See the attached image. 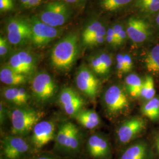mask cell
<instances>
[{"instance_id":"cell-31","label":"cell","mask_w":159,"mask_h":159,"mask_svg":"<svg viewBox=\"0 0 159 159\" xmlns=\"http://www.w3.org/2000/svg\"><path fill=\"white\" fill-rule=\"evenodd\" d=\"M116 60H117V69L118 75L119 77H121L123 74L127 73L125 69V62H124L123 54H117L116 57Z\"/></svg>"},{"instance_id":"cell-40","label":"cell","mask_w":159,"mask_h":159,"mask_svg":"<svg viewBox=\"0 0 159 159\" xmlns=\"http://www.w3.org/2000/svg\"><path fill=\"white\" fill-rule=\"evenodd\" d=\"M61 1L67 3H76V2H80L83 0H61Z\"/></svg>"},{"instance_id":"cell-39","label":"cell","mask_w":159,"mask_h":159,"mask_svg":"<svg viewBox=\"0 0 159 159\" xmlns=\"http://www.w3.org/2000/svg\"><path fill=\"white\" fill-rule=\"evenodd\" d=\"M152 147L153 149H154L155 150V152H154V153L156 152L159 156V135L155 137L154 140V146Z\"/></svg>"},{"instance_id":"cell-3","label":"cell","mask_w":159,"mask_h":159,"mask_svg":"<svg viewBox=\"0 0 159 159\" xmlns=\"http://www.w3.org/2000/svg\"><path fill=\"white\" fill-rule=\"evenodd\" d=\"M35 153L30 143L24 137L8 135L1 141V157L2 159H25Z\"/></svg>"},{"instance_id":"cell-2","label":"cell","mask_w":159,"mask_h":159,"mask_svg":"<svg viewBox=\"0 0 159 159\" xmlns=\"http://www.w3.org/2000/svg\"><path fill=\"white\" fill-rule=\"evenodd\" d=\"M43 114L34 108L18 107L10 113L11 134L25 136L40 121Z\"/></svg>"},{"instance_id":"cell-43","label":"cell","mask_w":159,"mask_h":159,"mask_svg":"<svg viewBox=\"0 0 159 159\" xmlns=\"http://www.w3.org/2000/svg\"><path fill=\"white\" fill-rule=\"evenodd\" d=\"M136 1H152L155 2H159V0H136Z\"/></svg>"},{"instance_id":"cell-1","label":"cell","mask_w":159,"mask_h":159,"mask_svg":"<svg viewBox=\"0 0 159 159\" xmlns=\"http://www.w3.org/2000/svg\"><path fill=\"white\" fill-rule=\"evenodd\" d=\"M79 42V37L75 33L68 34L59 41L51 50L52 66L63 73L70 71L78 57Z\"/></svg>"},{"instance_id":"cell-19","label":"cell","mask_w":159,"mask_h":159,"mask_svg":"<svg viewBox=\"0 0 159 159\" xmlns=\"http://www.w3.org/2000/svg\"><path fill=\"white\" fill-rule=\"evenodd\" d=\"M74 117L78 123L87 129H94L100 125L98 114L93 110H82Z\"/></svg>"},{"instance_id":"cell-23","label":"cell","mask_w":159,"mask_h":159,"mask_svg":"<svg viewBox=\"0 0 159 159\" xmlns=\"http://www.w3.org/2000/svg\"><path fill=\"white\" fill-rule=\"evenodd\" d=\"M143 114L152 121L159 120V98L154 97L143 106Z\"/></svg>"},{"instance_id":"cell-6","label":"cell","mask_w":159,"mask_h":159,"mask_svg":"<svg viewBox=\"0 0 159 159\" xmlns=\"http://www.w3.org/2000/svg\"><path fill=\"white\" fill-rule=\"evenodd\" d=\"M56 81L46 72L39 73L32 80L31 91L35 99L40 102H50L57 93Z\"/></svg>"},{"instance_id":"cell-26","label":"cell","mask_w":159,"mask_h":159,"mask_svg":"<svg viewBox=\"0 0 159 159\" xmlns=\"http://www.w3.org/2000/svg\"><path fill=\"white\" fill-rule=\"evenodd\" d=\"M136 6L142 11L153 13L159 10V2L152 1H136Z\"/></svg>"},{"instance_id":"cell-30","label":"cell","mask_w":159,"mask_h":159,"mask_svg":"<svg viewBox=\"0 0 159 159\" xmlns=\"http://www.w3.org/2000/svg\"><path fill=\"white\" fill-rule=\"evenodd\" d=\"M25 159H67L60 157L55 153H40L37 152L33 154L30 156Z\"/></svg>"},{"instance_id":"cell-44","label":"cell","mask_w":159,"mask_h":159,"mask_svg":"<svg viewBox=\"0 0 159 159\" xmlns=\"http://www.w3.org/2000/svg\"><path fill=\"white\" fill-rule=\"evenodd\" d=\"M0 159H2V158H0Z\"/></svg>"},{"instance_id":"cell-18","label":"cell","mask_w":159,"mask_h":159,"mask_svg":"<svg viewBox=\"0 0 159 159\" xmlns=\"http://www.w3.org/2000/svg\"><path fill=\"white\" fill-rule=\"evenodd\" d=\"M1 81L8 86H20L24 84L27 81V76L18 73L8 65L1 68Z\"/></svg>"},{"instance_id":"cell-10","label":"cell","mask_w":159,"mask_h":159,"mask_svg":"<svg viewBox=\"0 0 159 159\" xmlns=\"http://www.w3.org/2000/svg\"><path fill=\"white\" fill-rule=\"evenodd\" d=\"M56 133L55 125L51 121H40L35 125L30 140L35 153L40 152L49 143L54 141Z\"/></svg>"},{"instance_id":"cell-9","label":"cell","mask_w":159,"mask_h":159,"mask_svg":"<svg viewBox=\"0 0 159 159\" xmlns=\"http://www.w3.org/2000/svg\"><path fill=\"white\" fill-rule=\"evenodd\" d=\"M146 127V122L139 117H133L125 121L117 130V142L120 147L125 148L138 136Z\"/></svg>"},{"instance_id":"cell-29","label":"cell","mask_w":159,"mask_h":159,"mask_svg":"<svg viewBox=\"0 0 159 159\" xmlns=\"http://www.w3.org/2000/svg\"><path fill=\"white\" fill-rule=\"evenodd\" d=\"M90 66L91 67V70L95 74L102 75V68L101 60L99 57V55H95L90 58Z\"/></svg>"},{"instance_id":"cell-38","label":"cell","mask_w":159,"mask_h":159,"mask_svg":"<svg viewBox=\"0 0 159 159\" xmlns=\"http://www.w3.org/2000/svg\"><path fill=\"white\" fill-rule=\"evenodd\" d=\"M41 1L42 0H29L28 3L26 4V6H25V7L29 8H31V7L38 6L40 4Z\"/></svg>"},{"instance_id":"cell-17","label":"cell","mask_w":159,"mask_h":159,"mask_svg":"<svg viewBox=\"0 0 159 159\" xmlns=\"http://www.w3.org/2000/svg\"><path fill=\"white\" fill-rule=\"evenodd\" d=\"M4 100L18 107L25 106L29 102L30 96L25 89L21 86H7L2 90Z\"/></svg>"},{"instance_id":"cell-32","label":"cell","mask_w":159,"mask_h":159,"mask_svg":"<svg viewBox=\"0 0 159 159\" xmlns=\"http://www.w3.org/2000/svg\"><path fill=\"white\" fill-rule=\"evenodd\" d=\"M8 41L4 37H0V56L1 57L6 56L9 51L10 47Z\"/></svg>"},{"instance_id":"cell-11","label":"cell","mask_w":159,"mask_h":159,"mask_svg":"<svg viewBox=\"0 0 159 159\" xmlns=\"http://www.w3.org/2000/svg\"><path fill=\"white\" fill-rule=\"evenodd\" d=\"M30 24L31 27V41L35 46L41 47L46 46L56 39L59 34V31L56 27L43 23L40 19L34 18Z\"/></svg>"},{"instance_id":"cell-25","label":"cell","mask_w":159,"mask_h":159,"mask_svg":"<svg viewBox=\"0 0 159 159\" xmlns=\"http://www.w3.org/2000/svg\"><path fill=\"white\" fill-rule=\"evenodd\" d=\"M132 0H102L100 5L105 10L113 11L127 5Z\"/></svg>"},{"instance_id":"cell-37","label":"cell","mask_w":159,"mask_h":159,"mask_svg":"<svg viewBox=\"0 0 159 159\" xmlns=\"http://www.w3.org/2000/svg\"><path fill=\"white\" fill-rule=\"evenodd\" d=\"M113 29L114 32V34H115L116 39H117V43H118V39H119L120 33H121V31L123 29L122 28V26L120 25H119V24L115 25L113 27ZM118 46H119V44H118Z\"/></svg>"},{"instance_id":"cell-35","label":"cell","mask_w":159,"mask_h":159,"mask_svg":"<svg viewBox=\"0 0 159 159\" xmlns=\"http://www.w3.org/2000/svg\"><path fill=\"white\" fill-rule=\"evenodd\" d=\"M127 37H128L127 32L125 31L124 30H123L121 33H120L119 36V39H118V44L119 46L121 45L122 44H123L125 41V40L127 39Z\"/></svg>"},{"instance_id":"cell-4","label":"cell","mask_w":159,"mask_h":159,"mask_svg":"<svg viewBox=\"0 0 159 159\" xmlns=\"http://www.w3.org/2000/svg\"><path fill=\"white\" fill-rule=\"evenodd\" d=\"M102 104L106 113L111 117L125 113L130 107L125 91L123 87L117 84L110 85L104 91Z\"/></svg>"},{"instance_id":"cell-7","label":"cell","mask_w":159,"mask_h":159,"mask_svg":"<svg viewBox=\"0 0 159 159\" xmlns=\"http://www.w3.org/2000/svg\"><path fill=\"white\" fill-rule=\"evenodd\" d=\"M71 12L68 6L63 1H53L48 3L40 14V20L53 27L64 24Z\"/></svg>"},{"instance_id":"cell-20","label":"cell","mask_w":159,"mask_h":159,"mask_svg":"<svg viewBox=\"0 0 159 159\" xmlns=\"http://www.w3.org/2000/svg\"><path fill=\"white\" fill-rule=\"evenodd\" d=\"M73 123L70 121L64 122L56 133L54 140V145L53 148V153L61 156L66 143L70 136Z\"/></svg>"},{"instance_id":"cell-5","label":"cell","mask_w":159,"mask_h":159,"mask_svg":"<svg viewBox=\"0 0 159 159\" xmlns=\"http://www.w3.org/2000/svg\"><path fill=\"white\" fill-rule=\"evenodd\" d=\"M83 152L89 159H111L113 156L111 144L108 138L100 133L89 137Z\"/></svg>"},{"instance_id":"cell-28","label":"cell","mask_w":159,"mask_h":159,"mask_svg":"<svg viewBox=\"0 0 159 159\" xmlns=\"http://www.w3.org/2000/svg\"><path fill=\"white\" fill-rule=\"evenodd\" d=\"M102 24L99 21H94L89 24L82 33V41L86 40L102 27Z\"/></svg>"},{"instance_id":"cell-15","label":"cell","mask_w":159,"mask_h":159,"mask_svg":"<svg viewBox=\"0 0 159 159\" xmlns=\"http://www.w3.org/2000/svg\"><path fill=\"white\" fill-rule=\"evenodd\" d=\"M8 65L18 73L27 76L33 71L35 60L31 52L21 50L12 55Z\"/></svg>"},{"instance_id":"cell-36","label":"cell","mask_w":159,"mask_h":159,"mask_svg":"<svg viewBox=\"0 0 159 159\" xmlns=\"http://www.w3.org/2000/svg\"><path fill=\"white\" fill-rule=\"evenodd\" d=\"M0 119H1V123L2 124L6 119V108L4 107V106L3 105L2 102H1L0 105Z\"/></svg>"},{"instance_id":"cell-41","label":"cell","mask_w":159,"mask_h":159,"mask_svg":"<svg viewBox=\"0 0 159 159\" xmlns=\"http://www.w3.org/2000/svg\"><path fill=\"white\" fill-rule=\"evenodd\" d=\"M20 2H21V4H23V6L25 7L26 6V4L28 3L29 0H20Z\"/></svg>"},{"instance_id":"cell-16","label":"cell","mask_w":159,"mask_h":159,"mask_svg":"<svg viewBox=\"0 0 159 159\" xmlns=\"http://www.w3.org/2000/svg\"><path fill=\"white\" fill-rule=\"evenodd\" d=\"M126 32L131 40L136 43L144 42L149 35V26L143 20L131 17L127 22Z\"/></svg>"},{"instance_id":"cell-14","label":"cell","mask_w":159,"mask_h":159,"mask_svg":"<svg viewBox=\"0 0 159 159\" xmlns=\"http://www.w3.org/2000/svg\"><path fill=\"white\" fill-rule=\"evenodd\" d=\"M154 156L152 146L140 140L121 148L117 159H154Z\"/></svg>"},{"instance_id":"cell-12","label":"cell","mask_w":159,"mask_h":159,"mask_svg":"<svg viewBox=\"0 0 159 159\" xmlns=\"http://www.w3.org/2000/svg\"><path fill=\"white\" fill-rule=\"evenodd\" d=\"M7 39L12 45H20L31 39L30 23L20 18L12 19L7 27Z\"/></svg>"},{"instance_id":"cell-27","label":"cell","mask_w":159,"mask_h":159,"mask_svg":"<svg viewBox=\"0 0 159 159\" xmlns=\"http://www.w3.org/2000/svg\"><path fill=\"white\" fill-rule=\"evenodd\" d=\"M99 55V57L102 63V76L106 75L110 71L113 64V59L111 56L107 53H101Z\"/></svg>"},{"instance_id":"cell-8","label":"cell","mask_w":159,"mask_h":159,"mask_svg":"<svg viewBox=\"0 0 159 159\" xmlns=\"http://www.w3.org/2000/svg\"><path fill=\"white\" fill-rule=\"evenodd\" d=\"M75 82L83 94L93 100L96 99L100 90V81L90 68L81 66L75 75Z\"/></svg>"},{"instance_id":"cell-21","label":"cell","mask_w":159,"mask_h":159,"mask_svg":"<svg viewBox=\"0 0 159 159\" xmlns=\"http://www.w3.org/2000/svg\"><path fill=\"white\" fill-rule=\"evenodd\" d=\"M126 90L133 97L141 96L143 80L136 74H129L125 79Z\"/></svg>"},{"instance_id":"cell-13","label":"cell","mask_w":159,"mask_h":159,"mask_svg":"<svg viewBox=\"0 0 159 159\" xmlns=\"http://www.w3.org/2000/svg\"><path fill=\"white\" fill-rule=\"evenodd\" d=\"M58 102L64 111L73 117L85 106L84 99L77 91L69 87L61 89L59 94Z\"/></svg>"},{"instance_id":"cell-42","label":"cell","mask_w":159,"mask_h":159,"mask_svg":"<svg viewBox=\"0 0 159 159\" xmlns=\"http://www.w3.org/2000/svg\"><path fill=\"white\" fill-rule=\"evenodd\" d=\"M156 23H157V24L159 26V14L157 15V17H156Z\"/></svg>"},{"instance_id":"cell-34","label":"cell","mask_w":159,"mask_h":159,"mask_svg":"<svg viewBox=\"0 0 159 159\" xmlns=\"http://www.w3.org/2000/svg\"><path fill=\"white\" fill-rule=\"evenodd\" d=\"M123 58H124V62L125 64V69L127 71V73L130 72L133 67V63L132 59L130 56L127 54H123Z\"/></svg>"},{"instance_id":"cell-24","label":"cell","mask_w":159,"mask_h":159,"mask_svg":"<svg viewBox=\"0 0 159 159\" xmlns=\"http://www.w3.org/2000/svg\"><path fill=\"white\" fill-rule=\"evenodd\" d=\"M155 94L156 90L153 79L151 75H147L143 80V84L140 96L148 101L155 97Z\"/></svg>"},{"instance_id":"cell-22","label":"cell","mask_w":159,"mask_h":159,"mask_svg":"<svg viewBox=\"0 0 159 159\" xmlns=\"http://www.w3.org/2000/svg\"><path fill=\"white\" fill-rule=\"evenodd\" d=\"M145 67L149 73L159 74V44L154 46L144 60Z\"/></svg>"},{"instance_id":"cell-33","label":"cell","mask_w":159,"mask_h":159,"mask_svg":"<svg viewBox=\"0 0 159 159\" xmlns=\"http://www.w3.org/2000/svg\"><path fill=\"white\" fill-rule=\"evenodd\" d=\"M14 8L12 0H0V10L1 11H8Z\"/></svg>"}]
</instances>
